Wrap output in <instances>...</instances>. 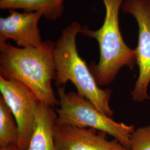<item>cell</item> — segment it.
<instances>
[{"label": "cell", "instance_id": "1", "mask_svg": "<svg viewBox=\"0 0 150 150\" xmlns=\"http://www.w3.org/2000/svg\"><path fill=\"white\" fill-rule=\"evenodd\" d=\"M55 43L48 40L40 47H19L7 42L0 43V74L27 86L44 105L59 106L52 82L55 78Z\"/></svg>", "mask_w": 150, "mask_h": 150}, {"label": "cell", "instance_id": "2", "mask_svg": "<svg viewBox=\"0 0 150 150\" xmlns=\"http://www.w3.org/2000/svg\"><path fill=\"white\" fill-rule=\"evenodd\" d=\"M82 26L79 22H72L63 30L55 43L54 81L58 88L65 86L68 81L71 82L79 95L111 117L113 111L110 106V100L112 91L102 89L97 85L89 67L77 51L76 37Z\"/></svg>", "mask_w": 150, "mask_h": 150}, {"label": "cell", "instance_id": "3", "mask_svg": "<svg viewBox=\"0 0 150 150\" xmlns=\"http://www.w3.org/2000/svg\"><path fill=\"white\" fill-rule=\"evenodd\" d=\"M124 1L103 0L106 14L101 27L97 30L86 26L81 28L80 33L96 39L98 43L99 61L89 68L99 86L111 83L123 67L133 70L136 64L134 50L125 42L120 29L119 11Z\"/></svg>", "mask_w": 150, "mask_h": 150}, {"label": "cell", "instance_id": "4", "mask_svg": "<svg viewBox=\"0 0 150 150\" xmlns=\"http://www.w3.org/2000/svg\"><path fill=\"white\" fill-rule=\"evenodd\" d=\"M57 93L59 108L56 109L57 124L103 131L129 149L131 137L135 130L133 125L114 121L77 92H66L64 86L58 88Z\"/></svg>", "mask_w": 150, "mask_h": 150}, {"label": "cell", "instance_id": "5", "mask_svg": "<svg viewBox=\"0 0 150 150\" xmlns=\"http://www.w3.org/2000/svg\"><path fill=\"white\" fill-rule=\"evenodd\" d=\"M0 91L17 123V145L21 150H27L41 102L35 93L21 82L6 79L1 76Z\"/></svg>", "mask_w": 150, "mask_h": 150}, {"label": "cell", "instance_id": "6", "mask_svg": "<svg viewBox=\"0 0 150 150\" xmlns=\"http://www.w3.org/2000/svg\"><path fill=\"white\" fill-rule=\"evenodd\" d=\"M121 8L133 16L139 26L138 44L134 52L139 75L131 96L136 102H144L150 99L147 93L150 82V0H125Z\"/></svg>", "mask_w": 150, "mask_h": 150}, {"label": "cell", "instance_id": "7", "mask_svg": "<svg viewBox=\"0 0 150 150\" xmlns=\"http://www.w3.org/2000/svg\"><path fill=\"white\" fill-rule=\"evenodd\" d=\"M107 134L92 128L56 123L54 126L56 150H130L116 139L108 140Z\"/></svg>", "mask_w": 150, "mask_h": 150}, {"label": "cell", "instance_id": "8", "mask_svg": "<svg viewBox=\"0 0 150 150\" xmlns=\"http://www.w3.org/2000/svg\"><path fill=\"white\" fill-rule=\"evenodd\" d=\"M9 12L8 16L0 18V43L11 39L19 47L41 46L43 41L38 22L44 16L43 12L20 13L13 10Z\"/></svg>", "mask_w": 150, "mask_h": 150}, {"label": "cell", "instance_id": "9", "mask_svg": "<svg viewBox=\"0 0 150 150\" xmlns=\"http://www.w3.org/2000/svg\"><path fill=\"white\" fill-rule=\"evenodd\" d=\"M57 118L53 107L40 103L27 150H56L54 126Z\"/></svg>", "mask_w": 150, "mask_h": 150}, {"label": "cell", "instance_id": "10", "mask_svg": "<svg viewBox=\"0 0 150 150\" xmlns=\"http://www.w3.org/2000/svg\"><path fill=\"white\" fill-rule=\"evenodd\" d=\"M65 0H0L1 10L22 9L27 12L42 11L44 17L54 21L60 18L64 10Z\"/></svg>", "mask_w": 150, "mask_h": 150}, {"label": "cell", "instance_id": "11", "mask_svg": "<svg viewBox=\"0 0 150 150\" xmlns=\"http://www.w3.org/2000/svg\"><path fill=\"white\" fill-rule=\"evenodd\" d=\"M19 136L16 120L2 97H0V147L17 144Z\"/></svg>", "mask_w": 150, "mask_h": 150}, {"label": "cell", "instance_id": "12", "mask_svg": "<svg viewBox=\"0 0 150 150\" xmlns=\"http://www.w3.org/2000/svg\"><path fill=\"white\" fill-rule=\"evenodd\" d=\"M130 144V150H150V125L135 129Z\"/></svg>", "mask_w": 150, "mask_h": 150}, {"label": "cell", "instance_id": "13", "mask_svg": "<svg viewBox=\"0 0 150 150\" xmlns=\"http://www.w3.org/2000/svg\"><path fill=\"white\" fill-rule=\"evenodd\" d=\"M0 150H21V149L17 144H14L4 147H0Z\"/></svg>", "mask_w": 150, "mask_h": 150}]
</instances>
